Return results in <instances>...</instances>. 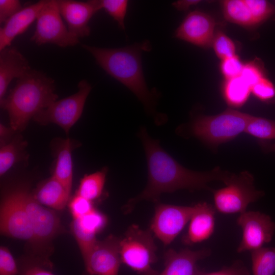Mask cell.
<instances>
[{
	"label": "cell",
	"instance_id": "6da1fadb",
	"mask_svg": "<svg viewBox=\"0 0 275 275\" xmlns=\"http://www.w3.org/2000/svg\"><path fill=\"white\" fill-rule=\"evenodd\" d=\"M145 151L148 172V183L136 197L129 199L123 207L125 214L131 212L136 204L143 200L157 202L165 193L186 189L189 190L212 188L208 183L219 181L226 184L233 173L222 170L219 167L206 172H197L182 166L165 152L159 142L153 139L146 129L139 133Z\"/></svg>",
	"mask_w": 275,
	"mask_h": 275
},
{
	"label": "cell",
	"instance_id": "7a4b0ae2",
	"mask_svg": "<svg viewBox=\"0 0 275 275\" xmlns=\"http://www.w3.org/2000/svg\"><path fill=\"white\" fill-rule=\"evenodd\" d=\"M81 46L92 55L107 73L131 91L147 111L154 112L156 96L148 89L142 66V52L151 48L149 42L115 48L86 44H81Z\"/></svg>",
	"mask_w": 275,
	"mask_h": 275
},
{
	"label": "cell",
	"instance_id": "3957f363",
	"mask_svg": "<svg viewBox=\"0 0 275 275\" xmlns=\"http://www.w3.org/2000/svg\"><path fill=\"white\" fill-rule=\"evenodd\" d=\"M55 82L42 72L31 70L18 79L14 87L0 104L8 114L10 127L24 130L40 111L57 100Z\"/></svg>",
	"mask_w": 275,
	"mask_h": 275
},
{
	"label": "cell",
	"instance_id": "277c9868",
	"mask_svg": "<svg viewBox=\"0 0 275 275\" xmlns=\"http://www.w3.org/2000/svg\"><path fill=\"white\" fill-rule=\"evenodd\" d=\"M251 116L232 108L214 116H200L192 123L191 132L207 144L217 146L244 132Z\"/></svg>",
	"mask_w": 275,
	"mask_h": 275
},
{
	"label": "cell",
	"instance_id": "5b68a950",
	"mask_svg": "<svg viewBox=\"0 0 275 275\" xmlns=\"http://www.w3.org/2000/svg\"><path fill=\"white\" fill-rule=\"evenodd\" d=\"M157 246L150 229L136 225L128 228L120 238V255L122 263L139 275H158L152 265L157 261Z\"/></svg>",
	"mask_w": 275,
	"mask_h": 275
},
{
	"label": "cell",
	"instance_id": "8992f818",
	"mask_svg": "<svg viewBox=\"0 0 275 275\" xmlns=\"http://www.w3.org/2000/svg\"><path fill=\"white\" fill-rule=\"evenodd\" d=\"M226 186L218 189H211L214 208L223 214L241 213L249 205L256 202L264 195L257 189L253 175L247 171L233 174Z\"/></svg>",
	"mask_w": 275,
	"mask_h": 275
},
{
	"label": "cell",
	"instance_id": "52a82bcc",
	"mask_svg": "<svg viewBox=\"0 0 275 275\" xmlns=\"http://www.w3.org/2000/svg\"><path fill=\"white\" fill-rule=\"evenodd\" d=\"M91 89V85L86 80H81L78 84L77 92L54 101L38 113L33 120L41 125L55 124L68 133L80 118Z\"/></svg>",
	"mask_w": 275,
	"mask_h": 275
},
{
	"label": "cell",
	"instance_id": "ba28073f",
	"mask_svg": "<svg viewBox=\"0 0 275 275\" xmlns=\"http://www.w3.org/2000/svg\"><path fill=\"white\" fill-rule=\"evenodd\" d=\"M25 189L18 188L3 198L0 209L2 235L25 240L33 244V234L24 203Z\"/></svg>",
	"mask_w": 275,
	"mask_h": 275
},
{
	"label": "cell",
	"instance_id": "9c48e42d",
	"mask_svg": "<svg viewBox=\"0 0 275 275\" xmlns=\"http://www.w3.org/2000/svg\"><path fill=\"white\" fill-rule=\"evenodd\" d=\"M31 41L38 45L52 44L61 47L73 46L79 39L70 33L62 20L58 0H47L37 19Z\"/></svg>",
	"mask_w": 275,
	"mask_h": 275
},
{
	"label": "cell",
	"instance_id": "30bf717a",
	"mask_svg": "<svg viewBox=\"0 0 275 275\" xmlns=\"http://www.w3.org/2000/svg\"><path fill=\"white\" fill-rule=\"evenodd\" d=\"M196 209L192 206L158 203L150 230L164 245L170 244L189 222Z\"/></svg>",
	"mask_w": 275,
	"mask_h": 275
},
{
	"label": "cell",
	"instance_id": "8fae6325",
	"mask_svg": "<svg viewBox=\"0 0 275 275\" xmlns=\"http://www.w3.org/2000/svg\"><path fill=\"white\" fill-rule=\"evenodd\" d=\"M24 199L33 234V245L36 250H42L60 231V218L53 210L43 206L26 189Z\"/></svg>",
	"mask_w": 275,
	"mask_h": 275
},
{
	"label": "cell",
	"instance_id": "7c38bea8",
	"mask_svg": "<svg viewBox=\"0 0 275 275\" xmlns=\"http://www.w3.org/2000/svg\"><path fill=\"white\" fill-rule=\"evenodd\" d=\"M237 224L242 231L241 240L237 252H251L269 242L275 231V223L266 214L259 211H245L240 214Z\"/></svg>",
	"mask_w": 275,
	"mask_h": 275
},
{
	"label": "cell",
	"instance_id": "4fadbf2b",
	"mask_svg": "<svg viewBox=\"0 0 275 275\" xmlns=\"http://www.w3.org/2000/svg\"><path fill=\"white\" fill-rule=\"evenodd\" d=\"M120 241V238L114 235H109L102 240H97L84 260L89 275H118L122 263Z\"/></svg>",
	"mask_w": 275,
	"mask_h": 275
},
{
	"label": "cell",
	"instance_id": "5bb4252c",
	"mask_svg": "<svg viewBox=\"0 0 275 275\" xmlns=\"http://www.w3.org/2000/svg\"><path fill=\"white\" fill-rule=\"evenodd\" d=\"M215 22L208 14L199 10L189 12L175 32L179 39L202 48L212 45Z\"/></svg>",
	"mask_w": 275,
	"mask_h": 275
},
{
	"label": "cell",
	"instance_id": "9a60e30c",
	"mask_svg": "<svg viewBox=\"0 0 275 275\" xmlns=\"http://www.w3.org/2000/svg\"><path fill=\"white\" fill-rule=\"evenodd\" d=\"M58 3L70 33L78 39L88 36L90 34L89 21L101 9L100 0H58Z\"/></svg>",
	"mask_w": 275,
	"mask_h": 275
},
{
	"label": "cell",
	"instance_id": "2e32d148",
	"mask_svg": "<svg viewBox=\"0 0 275 275\" xmlns=\"http://www.w3.org/2000/svg\"><path fill=\"white\" fill-rule=\"evenodd\" d=\"M211 253L207 248L196 251L185 248L179 251L170 249L164 253V269L158 275H198L201 270L198 262Z\"/></svg>",
	"mask_w": 275,
	"mask_h": 275
},
{
	"label": "cell",
	"instance_id": "e0dca14e",
	"mask_svg": "<svg viewBox=\"0 0 275 275\" xmlns=\"http://www.w3.org/2000/svg\"><path fill=\"white\" fill-rule=\"evenodd\" d=\"M188 225L187 231L182 237V242L192 245L208 239L215 229V209L210 204L200 202Z\"/></svg>",
	"mask_w": 275,
	"mask_h": 275
},
{
	"label": "cell",
	"instance_id": "ac0fdd59",
	"mask_svg": "<svg viewBox=\"0 0 275 275\" xmlns=\"http://www.w3.org/2000/svg\"><path fill=\"white\" fill-rule=\"evenodd\" d=\"M47 0L39 1L23 7L8 19L0 28V50L11 46L18 35L26 31L36 20Z\"/></svg>",
	"mask_w": 275,
	"mask_h": 275
},
{
	"label": "cell",
	"instance_id": "d6986e66",
	"mask_svg": "<svg viewBox=\"0 0 275 275\" xmlns=\"http://www.w3.org/2000/svg\"><path fill=\"white\" fill-rule=\"evenodd\" d=\"M32 70L24 56L15 47L0 50V101L14 78H20Z\"/></svg>",
	"mask_w": 275,
	"mask_h": 275
},
{
	"label": "cell",
	"instance_id": "ffe728a7",
	"mask_svg": "<svg viewBox=\"0 0 275 275\" xmlns=\"http://www.w3.org/2000/svg\"><path fill=\"white\" fill-rule=\"evenodd\" d=\"M56 159L52 176L70 193L73 179L72 151L78 145L70 139L54 142Z\"/></svg>",
	"mask_w": 275,
	"mask_h": 275
},
{
	"label": "cell",
	"instance_id": "44dd1931",
	"mask_svg": "<svg viewBox=\"0 0 275 275\" xmlns=\"http://www.w3.org/2000/svg\"><path fill=\"white\" fill-rule=\"evenodd\" d=\"M70 193L63 184L52 175L41 183L32 195L42 205L56 210L63 209Z\"/></svg>",
	"mask_w": 275,
	"mask_h": 275
},
{
	"label": "cell",
	"instance_id": "7402d4cb",
	"mask_svg": "<svg viewBox=\"0 0 275 275\" xmlns=\"http://www.w3.org/2000/svg\"><path fill=\"white\" fill-rule=\"evenodd\" d=\"M251 93V87L240 77L226 79L223 87L224 98L233 107L242 106Z\"/></svg>",
	"mask_w": 275,
	"mask_h": 275
},
{
	"label": "cell",
	"instance_id": "603a6c76",
	"mask_svg": "<svg viewBox=\"0 0 275 275\" xmlns=\"http://www.w3.org/2000/svg\"><path fill=\"white\" fill-rule=\"evenodd\" d=\"M222 4L227 20L243 26L257 25L245 0H225Z\"/></svg>",
	"mask_w": 275,
	"mask_h": 275
},
{
	"label": "cell",
	"instance_id": "cb8c5ba5",
	"mask_svg": "<svg viewBox=\"0 0 275 275\" xmlns=\"http://www.w3.org/2000/svg\"><path fill=\"white\" fill-rule=\"evenodd\" d=\"M26 142L16 136L7 143L1 145L0 175H4L22 157Z\"/></svg>",
	"mask_w": 275,
	"mask_h": 275
},
{
	"label": "cell",
	"instance_id": "d4e9b609",
	"mask_svg": "<svg viewBox=\"0 0 275 275\" xmlns=\"http://www.w3.org/2000/svg\"><path fill=\"white\" fill-rule=\"evenodd\" d=\"M251 254L253 275H273L275 273V247H262Z\"/></svg>",
	"mask_w": 275,
	"mask_h": 275
},
{
	"label": "cell",
	"instance_id": "484cf974",
	"mask_svg": "<svg viewBox=\"0 0 275 275\" xmlns=\"http://www.w3.org/2000/svg\"><path fill=\"white\" fill-rule=\"evenodd\" d=\"M105 169L85 175L80 180L76 194L90 201L98 199L101 195L105 181Z\"/></svg>",
	"mask_w": 275,
	"mask_h": 275
},
{
	"label": "cell",
	"instance_id": "4316f807",
	"mask_svg": "<svg viewBox=\"0 0 275 275\" xmlns=\"http://www.w3.org/2000/svg\"><path fill=\"white\" fill-rule=\"evenodd\" d=\"M106 223V216L94 209L80 218L73 219L71 225L86 234L96 236L105 227Z\"/></svg>",
	"mask_w": 275,
	"mask_h": 275
},
{
	"label": "cell",
	"instance_id": "83f0119b",
	"mask_svg": "<svg viewBox=\"0 0 275 275\" xmlns=\"http://www.w3.org/2000/svg\"><path fill=\"white\" fill-rule=\"evenodd\" d=\"M244 132L260 140L275 139V120L252 116Z\"/></svg>",
	"mask_w": 275,
	"mask_h": 275
},
{
	"label": "cell",
	"instance_id": "f1b7e54d",
	"mask_svg": "<svg viewBox=\"0 0 275 275\" xmlns=\"http://www.w3.org/2000/svg\"><path fill=\"white\" fill-rule=\"evenodd\" d=\"M256 25L261 24L275 14V7L266 0H245Z\"/></svg>",
	"mask_w": 275,
	"mask_h": 275
},
{
	"label": "cell",
	"instance_id": "f546056e",
	"mask_svg": "<svg viewBox=\"0 0 275 275\" xmlns=\"http://www.w3.org/2000/svg\"><path fill=\"white\" fill-rule=\"evenodd\" d=\"M101 9H104L118 24L122 30H125V18L127 12L128 1L101 0Z\"/></svg>",
	"mask_w": 275,
	"mask_h": 275
},
{
	"label": "cell",
	"instance_id": "4dcf8cb0",
	"mask_svg": "<svg viewBox=\"0 0 275 275\" xmlns=\"http://www.w3.org/2000/svg\"><path fill=\"white\" fill-rule=\"evenodd\" d=\"M211 46L217 57L221 60L236 55L234 42L223 32L218 31L215 33Z\"/></svg>",
	"mask_w": 275,
	"mask_h": 275
},
{
	"label": "cell",
	"instance_id": "1f68e13d",
	"mask_svg": "<svg viewBox=\"0 0 275 275\" xmlns=\"http://www.w3.org/2000/svg\"><path fill=\"white\" fill-rule=\"evenodd\" d=\"M251 88L263 77L267 76L263 63L259 60L244 64L240 76Z\"/></svg>",
	"mask_w": 275,
	"mask_h": 275
},
{
	"label": "cell",
	"instance_id": "d6a6232c",
	"mask_svg": "<svg viewBox=\"0 0 275 275\" xmlns=\"http://www.w3.org/2000/svg\"><path fill=\"white\" fill-rule=\"evenodd\" d=\"M251 93L262 101L266 103L275 101V85L267 76L251 87Z\"/></svg>",
	"mask_w": 275,
	"mask_h": 275
},
{
	"label": "cell",
	"instance_id": "836d02e7",
	"mask_svg": "<svg viewBox=\"0 0 275 275\" xmlns=\"http://www.w3.org/2000/svg\"><path fill=\"white\" fill-rule=\"evenodd\" d=\"M244 64L236 54L222 60L221 71L226 79L240 76Z\"/></svg>",
	"mask_w": 275,
	"mask_h": 275
},
{
	"label": "cell",
	"instance_id": "e575fe53",
	"mask_svg": "<svg viewBox=\"0 0 275 275\" xmlns=\"http://www.w3.org/2000/svg\"><path fill=\"white\" fill-rule=\"evenodd\" d=\"M69 207L73 219L80 218L95 209L91 201L77 194L70 201Z\"/></svg>",
	"mask_w": 275,
	"mask_h": 275
},
{
	"label": "cell",
	"instance_id": "d590c367",
	"mask_svg": "<svg viewBox=\"0 0 275 275\" xmlns=\"http://www.w3.org/2000/svg\"><path fill=\"white\" fill-rule=\"evenodd\" d=\"M50 262L36 260L24 263L19 269L20 275H54L51 271Z\"/></svg>",
	"mask_w": 275,
	"mask_h": 275
},
{
	"label": "cell",
	"instance_id": "8d00e7d4",
	"mask_svg": "<svg viewBox=\"0 0 275 275\" xmlns=\"http://www.w3.org/2000/svg\"><path fill=\"white\" fill-rule=\"evenodd\" d=\"M19 269L7 248H0V275H17Z\"/></svg>",
	"mask_w": 275,
	"mask_h": 275
},
{
	"label": "cell",
	"instance_id": "74e56055",
	"mask_svg": "<svg viewBox=\"0 0 275 275\" xmlns=\"http://www.w3.org/2000/svg\"><path fill=\"white\" fill-rule=\"evenodd\" d=\"M198 275H251V273L244 263L241 260H237L231 265L224 266L218 271L205 272L201 270Z\"/></svg>",
	"mask_w": 275,
	"mask_h": 275
},
{
	"label": "cell",
	"instance_id": "f35d334b",
	"mask_svg": "<svg viewBox=\"0 0 275 275\" xmlns=\"http://www.w3.org/2000/svg\"><path fill=\"white\" fill-rule=\"evenodd\" d=\"M23 7L18 0H0V23L5 22Z\"/></svg>",
	"mask_w": 275,
	"mask_h": 275
},
{
	"label": "cell",
	"instance_id": "ab89813d",
	"mask_svg": "<svg viewBox=\"0 0 275 275\" xmlns=\"http://www.w3.org/2000/svg\"><path fill=\"white\" fill-rule=\"evenodd\" d=\"M15 131L11 127H7L4 125L0 124V139L1 145L4 144L10 141L13 134Z\"/></svg>",
	"mask_w": 275,
	"mask_h": 275
},
{
	"label": "cell",
	"instance_id": "60d3db41",
	"mask_svg": "<svg viewBox=\"0 0 275 275\" xmlns=\"http://www.w3.org/2000/svg\"><path fill=\"white\" fill-rule=\"evenodd\" d=\"M201 2L199 0H180L174 2L172 5L178 10L186 11L190 7L197 5Z\"/></svg>",
	"mask_w": 275,
	"mask_h": 275
},
{
	"label": "cell",
	"instance_id": "b9f144b4",
	"mask_svg": "<svg viewBox=\"0 0 275 275\" xmlns=\"http://www.w3.org/2000/svg\"><path fill=\"white\" fill-rule=\"evenodd\" d=\"M258 143L261 149L265 153L275 152V142L272 143L268 141L259 140Z\"/></svg>",
	"mask_w": 275,
	"mask_h": 275
}]
</instances>
